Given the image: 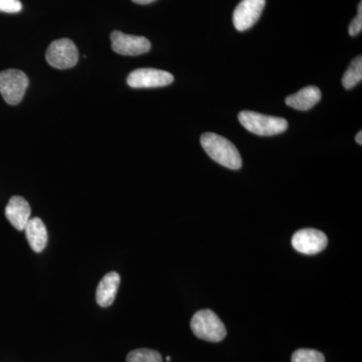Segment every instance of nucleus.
I'll return each instance as SVG.
<instances>
[{"mask_svg": "<svg viewBox=\"0 0 362 362\" xmlns=\"http://www.w3.org/2000/svg\"><path fill=\"white\" fill-rule=\"evenodd\" d=\"M201 143L207 156L221 165L233 170L242 168L239 150L230 140L214 133H204L202 135Z\"/></svg>", "mask_w": 362, "mask_h": 362, "instance_id": "nucleus-1", "label": "nucleus"}, {"mask_svg": "<svg viewBox=\"0 0 362 362\" xmlns=\"http://www.w3.org/2000/svg\"><path fill=\"white\" fill-rule=\"evenodd\" d=\"M190 327L195 337L206 341L220 342L226 337L225 324L209 309L197 312L192 317Z\"/></svg>", "mask_w": 362, "mask_h": 362, "instance_id": "nucleus-2", "label": "nucleus"}, {"mask_svg": "<svg viewBox=\"0 0 362 362\" xmlns=\"http://www.w3.org/2000/svg\"><path fill=\"white\" fill-rule=\"evenodd\" d=\"M239 121L247 131L259 136L281 134L288 128L287 120L284 118L263 115L252 111L240 112Z\"/></svg>", "mask_w": 362, "mask_h": 362, "instance_id": "nucleus-3", "label": "nucleus"}, {"mask_svg": "<svg viewBox=\"0 0 362 362\" xmlns=\"http://www.w3.org/2000/svg\"><path fill=\"white\" fill-rule=\"evenodd\" d=\"M28 87V78L20 70H6L0 73V93L9 105L20 104Z\"/></svg>", "mask_w": 362, "mask_h": 362, "instance_id": "nucleus-4", "label": "nucleus"}, {"mask_svg": "<svg viewBox=\"0 0 362 362\" xmlns=\"http://www.w3.org/2000/svg\"><path fill=\"white\" fill-rule=\"evenodd\" d=\"M45 59L54 68L66 70L77 65L78 51L73 40H57L47 47Z\"/></svg>", "mask_w": 362, "mask_h": 362, "instance_id": "nucleus-5", "label": "nucleus"}, {"mask_svg": "<svg viewBox=\"0 0 362 362\" xmlns=\"http://www.w3.org/2000/svg\"><path fill=\"white\" fill-rule=\"evenodd\" d=\"M173 81L175 77L168 71L145 68L131 71L127 78V84L134 89H142L164 87L173 84Z\"/></svg>", "mask_w": 362, "mask_h": 362, "instance_id": "nucleus-6", "label": "nucleus"}, {"mask_svg": "<svg viewBox=\"0 0 362 362\" xmlns=\"http://www.w3.org/2000/svg\"><path fill=\"white\" fill-rule=\"evenodd\" d=\"M112 49L122 56H139L151 49V42L144 37L126 35L119 30L111 33Z\"/></svg>", "mask_w": 362, "mask_h": 362, "instance_id": "nucleus-7", "label": "nucleus"}, {"mask_svg": "<svg viewBox=\"0 0 362 362\" xmlns=\"http://www.w3.org/2000/svg\"><path fill=\"white\" fill-rule=\"evenodd\" d=\"M266 0H242L233 14V25L239 32H246L261 18Z\"/></svg>", "mask_w": 362, "mask_h": 362, "instance_id": "nucleus-8", "label": "nucleus"}, {"mask_svg": "<svg viewBox=\"0 0 362 362\" xmlns=\"http://www.w3.org/2000/svg\"><path fill=\"white\" fill-rule=\"evenodd\" d=\"M328 239L325 233L315 228L298 230L292 238V246L297 252L304 255H316L327 247Z\"/></svg>", "mask_w": 362, "mask_h": 362, "instance_id": "nucleus-9", "label": "nucleus"}, {"mask_svg": "<svg viewBox=\"0 0 362 362\" xmlns=\"http://www.w3.org/2000/svg\"><path fill=\"white\" fill-rule=\"evenodd\" d=\"M30 204L23 197L14 195L9 199L6 207V216L9 223L18 230H25L26 223L30 218Z\"/></svg>", "mask_w": 362, "mask_h": 362, "instance_id": "nucleus-10", "label": "nucleus"}, {"mask_svg": "<svg viewBox=\"0 0 362 362\" xmlns=\"http://www.w3.org/2000/svg\"><path fill=\"white\" fill-rule=\"evenodd\" d=\"M120 275L117 272L106 274L100 281L96 292V301L99 306L106 308L113 304L120 286Z\"/></svg>", "mask_w": 362, "mask_h": 362, "instance_id": "nucleus-11", "label": "nucleus"}, {"mask_svg": "<svg viewBox=\"0 0 362 362\" xmlns=\"http://www.w3.org/2000/svg\"><path fill=\"white\" fill-rule=\"evenodd\" d=\"M321 90L314 86H308L296 94L286 98V104L299 111L310 110L321 100Z\"/></svg>", "mask_w": 362, "mask_h": 362, "instance_id": "nucleus-12", "label": "nucleus"}, {"mask_svg": "<svg viewBox=\"0 0 362 362\" xmlns=\"http://www.w3.org/2000/svg\"><path fill=\"white\" fill-rule=\"evenodd\" d=\"M28 244L35 252H42L47 245V230L40 218H30L25 228Z\"/></svg>", "mask_w": 362, "mask_h": 362, "instance_id": "nucleus-13", "label": "nucleus"}, {"mask_svg": "<svg viewBox=\"0 0 362 362\" xmlns=\"http://www.w3.org/2000/svg\"><path fill=\"white\" fill-rule=\"evenodd\" d=\"M362 80V57H356L350 64L342 78L343 87L346 90L352 89Z\"/></svg>", "mask_w": 362, "mask_h": 362, "instance_id": "nucleus-14", "label": "nucleus"}, {"mask_svg": "<svg viewBox=\"0 0 362 362\" xmlns=\"http://www.w3.org/2000/svg\"><path fill=\"white\" fill-rule=\"evenodd\" d=\"M127 362H163L160 354L156 350L140 349L133 350L127 356Z\"/></svg>", "mask_w": 362, "mask_h": 362, "instance_id": "nucleus-15", "label": "nucleus"}, {"mask_svg": "<svg viewBox=\"0 0 362 362\" xmlns=\"http://www.w3.org/2000/svg\"><path fill=\"white\" fill-rule=\"evenodd\" d=\"M292 362H325V357L317 350L301 349L293 354Z\"/></svg>", "mask_w": 362, "mask_h": 362, "instance_id": "nucleus-16", "label": "nucleus"}, {"mask_svg": "<svg viewBox=\"0 0 362 362\" xmlns=\"http://www.w3.org/2000/svg\"><path fill=\"white\" fill-rule=\"evenodd\" d=\"M23 9L20 0H0V11L6 13H18Z\"/></svg>", "mask_w": 362, "mask_h": 362, "instance_id": "nucleus-17", "label": "nucleus"}, {"mask_svg": "<svg viewBox=\"0 0 362 362\" xmlns=\"http://www.w3.org/2000/svg\"><path fill=\"white\" fill-rule=\"evenodd\" d=\"M358 13H357L356 18L351 21L349 25V33L351 37H356L359 35L362 30V2H359L358 4Z\"/></svg>", "mask_w": 362, "mask_h": 362, "instance_id": "nucleus-18", "label": "nucleus"}, {"mask_svg": "<svg viewBox=\"0 0 362 362\" xmlns=\"http://www.w3.org/2000/svg\"><path fill=\"white\" fill-rule=\"evenodd\" d=\"M134 4H142V6H144V4H152V2L156 1V0H132Z\"/></svg>", "mask_w": 362, "mask_h": 362, "instance_id": "nucleus-19", "label": "nucleus"}, {"mask_svg": "<svg viewBox=\"0 0 362 362\" xmlns=\"http://www.w3.org/2000/svg\"><path fill=\"white\" fill-rule=\"evenodd\" d=\"M356 141L358 143L359 145H362V132L359 131L356 136Z\"/></svg>", "mask_w": 362, "mask_h": 362, "instance_id": "nucleus-20", "label": "nucleus"}, {"mask_svg": "<svg viewBox=\"0 0 362 362\" xmlns=\"http://www.w3.org/2000/svg\"><path fill=\"white\" fill-rule=\"evenodd\" d=\"M166 361H170V356H168V357H166Z\"/></svg>", "mask_w": 362, "mask_h": 362, "instance_id": "nucleus-21", "label": "nucleus"}]
</instances>
